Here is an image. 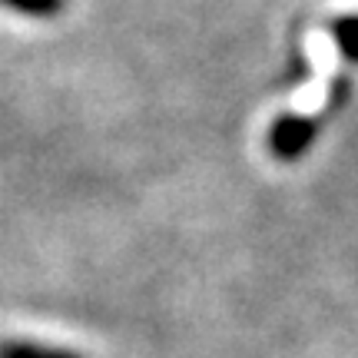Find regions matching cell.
Returning a JSON list of instances; mask_svg holds the SVG:
<instances>
[{
  "mask_svg": "<svg viewBox=\"0 0 358 358\" xmlns=\"http://www.w3.org/2000/svg\"><path fill=\"white\" fill-rule=\"evenodd\" d=\"M0 358H87L77 348L50 345L37 338H0Z\"/></svg>",
  "mask_w": 358,
  "mask_h": 358,
  "instance_id": "7a4b0ae2",
  "label": "cell"
},
{
  "mask_svg": "<svg viewBox=\"0 0 358 358\" xmlns=\"http://www.w3.org/2000/svg\"><path fill=\"white\" fill-rule=\"evenodd\" d=\"M7 7L27 13V17H53L64 7V0H3Z\"/></svg>",
  "mask_w": 358,
  "mask_h": 358,
  "instance_id": "277c9868",
  "label": "cell"
},
{
  "mask_svg": "<svg viewBox=\"0 0 358 358\" xmlns=\"http://www.w3.org/2000/svg\"><path fill=\"white\" fill-rule=\"evenodd\" d=\"M335 37H338V47L345 57L358 60V17H342L335 24Z\"/></svg>",
  "mask_w": 358,
  "mask_h": 358,
  "instance_id": "3957f363",
  "label": "cell"
},
{
  "mask_svg": "<svg viewBox=\"0 0 358 358\" xmlns=\"http://www.w3.org/2000/svg\"><path fill=\"white\" fill-rule=\"evenodd\" d=\"M315 120H306V116H285L279 120L272 133H268V146L279 159H299L306 153L312 140H315Z\"/></svg>",
  "mask_w": 358,
  "mask_h": 358,
  "instance_id": "6da1fadb",
  "label": "cell"
}]
</instances>
